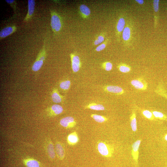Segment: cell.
<instances>
[{"mask_svg": "<svg viewBox=\"0 0 167 167\" xmlns=\"http://www.w3.org/2000/svg\"><path fill=\"white\" fill-rule=\"evenodd\" d=\"M134 25L133 20L128 18L122 32V38L124 46L128 47L131 45L133 40Z\"/></svg>", "mask_w": 167, "mask_h": 167, "instance_id": "obj_1", "label": "cell"}, {"mask_svg": "<svg viewBox=\"0 0 167 167\" xmlns=\"http://www.w3.org/2000/svg\"><path fill=\"white\" fill-rule=\"evenodd\" d=\"M97 148L100 154L106 157H111L114 152L113 147L104 142H99Z\"/></svg>", "mask_w": 167, "mask_h": 167, "instance_id": "obj_2", "label": "cell"}, {"mask_svg": "<svg viewBox=\"0 0 167 167\" xmlns=\"http://www.w3.org/2000/svg\"><path fill=\"white\" fill-rule=\"evenodd\" d=\"M51 18V26L53 32L57 33L61 30L62 28V23L59 15L54 10L50 11Z\"/></svg>", "mask_w": 167, "mask_h": 167, "instance_id": "obj_3", "label": "cell"}, {"mask_svg": "<svg viewBox=\"0 0 167 167\" xmlns=\"http://www.w3.org/2000/svg\"><path fill=\"white\" fill-rule=\"evenodd\" d=\"M46 51L44 45L40 52L36 61L32 67V70L34 71L39 70L42 67L46 57Z\"/></svg>", "mask_w": 167, "mask_h": 167, "instance_id": "obj_4", "label": "cell"}, {"mask_svg": "<svg viewBox=\"0 0 167 167\" xmlns=\"http://www.w3.org/2000/svg\"><path fill=\"white\" fill-rule=\"evenodd\" d=\"M126 21L124 15L123 14L121 15L119 17L116 28V36L118 41H119L121 34L125 27Z\"/></svg>", "mask_w": 167, "mask_h": 167, "instance_id": "obj_5", "label": "cell"}, {"mask_svg": "<svg viewBox=\"0 0 167 167\" xmlns=\"http://www.w3.org/2000/svg\"><path fill=\"white\" fill-rule=\"evenodd\" d=\"M131 84L135 88L139 90H145L148 88L146 81L143 79L141 78L132 80Z\"/></svg>", "mask_w": 167, "mask_h": 167, "instance_id": "obj_6", "label": "cell"}, {"mask_svg": "<svg viewBox=\"0 0 167 167\" xmlns=\"http://www.w3.org/2000/svg\"><path fill=\"white\" fill-rule=\"evenodd\" d=\"M71 62V67L73 72L75 73L79 71L81 66V63L79 57L74 54H70Z\"/></svg>", "mask_w": 167, "mask_h": 167, "instance_id": "obj_7", "label": "cell"}, {"mask_svg": "<svg viewBox=\"0 0 167 167\" xmlns=\"http://www.w3.org/2000/svg\"><path fill=\"white\" fill-rule=\"evenodd\" d=\"M60 125L66 128H71L76 125L74 118L71 116H68L62 118L60 121Z\"/></svg>", "mask_w": 167, "mask_h": 167, "instance_id": "obj_8", "label": "cell"}, {"mask_svg": "<svg viewBox=\"0 0 167 167\" xmlns=\"http://www.w3.org/2000/svg\"><path fill=\"white\" fill-rule=\"evenodd\" d=\"M105 91L113 93L116 95H121L125 92L122 88L119 86L115 85H108L104 87Z\"/></svg>", "mask_w": 167, "mask_h": 167, "instance_id": "obj_9", "label": "cell"}, {"mask_svg": "<svg viewBox=\"0 0 167 167\" xmlns=\"http://www.w3.org/2000/svg\"><path fill=\"white\" fill-rule=\"evenodd\" d=\"M141 142V139H138L135 141L132 145L131 155L133 159L136 163L139 154V148Z\"/></svg>", "mask_w": 167, "mask_h": 167, "instance_id": "obj_10", "label": "cell"}, {"mask_svg": "<svg viewBox=\"0 0 167 167\" xmlns=\"http://www.w3.org/2000/svg\"><path fill=\"white\" fill-rule=\"evenodd\" d=\"M35 3V1L34 0H28V10L27 14L24 20V21L27 22L31 18L34 12Z\"/></svg>", "mask_w": 167, "mask_h": 167, "instance_id": "obj_11", "label": "cell"}, {"mask_svg": "<svg viewBox=\"0 0 167 167\" xmlns=\"http://www.w3.org/2000/svg\"><path fill=\"white\" fill-rule=\"evenodd\" d=\"M17 29L15 26L6 27L2 29L0 32V38L2 39L11 34Z\"/></svg>", "mask_w": 167, "mask_h": 167, "instance_id": "obj_12", "label": "cell"}, {"mask_svg": "<svg viewBox=\"0 0 167 167\" xmlns=\"http://www.w3.org/2000/svg\"><path fill=\"white\" fill-rule=\"evenodd\" d=\"M63 110V108L60 105L54 104L49 108V114L51 116H56L61 113Z\"/></svg>", "mask_w": 167, "mask_h": 167, "instance_id": "obj_13", "label": "cell"}, {"mask_svg": "<svg viewBox=\"0 0 167 167\" xmlns=\"http://www.w3.org/2000/svg\"><path fill=\"white\" fill-rule=\"evenodd\" d=\"M79 141V138L76 131H74L69 134L67 138L68 143L70 145L73 146L77 144Z\"/></svg>", "mask_w": 167, "mask_h": 167, "instance_id": "obj_14", "label": "cell"}, {"mask_svg": "<svg viewBox=\"0 0 167 167\" xmlns=\"http://www.w3.org/2000/svg\"><path fill=\"white\" fill-rule=\"evenodd\" d=\"M56 152L58 157L60 160H62L65 156L64 149L62 144L59 142L55 145Z\"/></svg>", "mask_w": 167, "mask_h": 167, "instance_id": "obj_15", "label": "cell"}, {"mask_svg": "<svg viewBox=\"0 0 167 167\" xmlns=\"http://www.w3.org/2000/svg\"><path fill=\"white\" fill-rule=\"evenodd\" d=\"M23 163L27 167H40V162L33 158H29L24 159Z\"/></svg>", "mask_w": 167, "mask_h": 167, "instance_id": "obj_16", "label": "cell"}, {"mask_svg": "<svg viewBox=\"0 0 167 167\" xmlns=\"http://www.w3.org/2000/svg\"><path fill=\"white\" fill-rule=\"evenodd\" d=\"M159 0H154L153 1V8L154 11V26L155 28L156 27L158 15V14L159 11Z\"/></svg>", "mask_w": 167, "mask_h": 167, "instance_id": "obj_17", "label": "cell"}, {"mask_svg": "<svg viewBox=\"0 0 167 167\" xmlns=\"http://www.w3.org/2000/svg\"><path fill=\"white\" fill-rule=\"evenodd\" d=\"M63 97L59 93L57 89L54 88L51 93V98L53 101L56 103L61 102Z\"/></svg>", "mask_w": 167, "mask_h": 167, "instance_id": "obj_18", "label": "cell"}, {"mask_svg": "<svg viewBox=\"0 0 167 167\" xmlns=\"http://www.w3.org/2000/svg\"><path fill=\"white\" fill-rule=\"evenodd\" d=\"M130 125L131 129L133 132H136L137 131V123L136 119L135 112L134 110H133L131 115L130 117Z\"/></svg>", "mask_w": 167, "mask_h": 167, "instance_id": "obj_19", "label": "cell"}, {"mask_svg": "<svg viewBox=\"0 0 167 167\" xmlns=\"http://www.w3.org/2000/svg\"><path fill=\"white\" fill-rule=\"evenodd\" d=\"M155 92L157 94L167 100V92L162 83H160L158 84L155 90Z\"/></svg>", "mask_w": 167, "mask_h": 167, "instance_id": "obj_20", "label": "cell"}, {"mask_svg": "<svg viewBox=\"0 0 167 167\" xmlns=\"http://www.w3.org/2000/svg\"><path fill=\"white\" fill-rule=\"evenodd\" d=\"M79 10L81 15L84 18H87L90 14L89 8L85 4H81L79 7Z\"/></svg>", "mask_w": 167, "mask_h": 167, "instance_id": "obj_21", "label": "cell"}, {"mask_svg": "<svg viewBox=\"0 0 167 167\" xmlns=\"http://www.w3.org/2000/svg\"><path fill=\"white\" fill-rule=\"evenodd\" d=\"M85 108L97 111L104 110H105V108L103 105L97 104L95 103L89 104L86 106L85 107Z\"/></svg>", "mask_w": 167, "mask_h": 167, "instance_id": "obj_22", "label": "cell"}, {"mask_svg": "<svg viewBox=\"0 0 167 167\" xmlns=\"http://www.w3.org/2000/svg\"><path fill=\"white\" fill-rule=\"evenodd\" d=\"M117 67L120 71L123 73H128L131 70V66L123 63H121L118 64Z\"/></svg>", "mask_w": 167, "mask_h": 167, "instance_id": "obj_23", "label": "cell"}, {"mask_svg": "<svg viewBox=\"0 0 167 167\" xmlns=\"http://www.w3.org/2000/svg\"><path fill=\"white\" fill-rule=\"evenodd\" d=\"M140 111L142 115L146 118L150 120H156L151 111L144 109H140Z\"/></svg>", "mask_w": 167, "mask_h": 167, "instance_id": "obj_24", "label": "cell"}, {"mask_svg": "<svg viewBox=\"0 0 167 167\" xmlns=\"http://www.w3.org/2000/svg\"><path fill=\"white\" fill-rule=\"evenodd\" d=\"M151 112L156 119L167 121V115L159 111H152Z\"/></svg>", "mask_w": 167, "mask_h": 167, "instance_id": "obj_25", "label": "cell"}, {"mask_svg": "<svg viewBox=\"0 0 167 167\" xmlns=\"http://www.w3.org/2000/svg\"><path fill=\"white\" fill-rule=\"evenodd\" d=\"M91 117L96 122L103 123L107 121L108 118L104 116L94 114L91 115Z\"/></svg>", "mask_w": 167, "mask_h": 167, "instance_id": "obj_26", "label": "cell"}, {"mask_svg": "<svg viewBox=\"0 0 167 167\" xmlns=\"http://www.w3.org/2000/svg\"><path fill=\"white\" fill-rule=\"evenodd\" d=\"M48 152L50 157L52 159H54L55 157V155L54 146L51 142H50L48 144Z\"/></svg>", "mask_w": 167, "mask_h": 167, "instance_id": "obj_27", "label": "cell"}, {"mask_svg": "<svg viewBox=\"0 0 167 167\" xmlns=\"http://www.w3.org/2000/svg\"><path fill=\"white\" fill-rule=\"evenodd\" d=\"M71 82L69 80H66L61 82L59 87L62 89L66 90L69 89L71 86Z\"/></svg>", "mask_w": 167, "mask_h": 167, "instance_id": "obj_28", "label": "cell"}, {"mask_svg": "<svg viewBox=\"0 0 167 167\" xmlns=\"http://www.w3.org/2000/svg\"><path fill=\"white\" fill-rule=\"evenodd\" d=\"M103 69L107 71H110L113 67V65L110 62H106L102 63V65Z\"/></svg>", "mask_w": 167, "mask_h": 167, "instance_id": "obj_29", "label": "cell"}, {"mask_svg": "<svg viewBox=\"0 0 167 167\" xmlns=\"http://www.w3.org/2000/svg\"><path fill=\"white\" fill-rule=\"evenodd\" d=\"M104 35L103 34L99 35L96 38L94 42L95 45H97L101 43L104 40Z\"/></svg>", "mask_w": 167, "mask_h": 167, "instance_id": "obj_30", "label": "cell"}, {"mask_svg": "<svg viewBox=\"0 0 167 167\" xmlns=\"http://www.w3.org/2000/svg\"><path fill=\"white\" fill-rule=\"evenodd\" d=\"M109 41V39H107L104 42L101 44L96 48V51L99 52L104 49Z\"/></svg>", "mask_w": 167, "mask_h": 167, "instance_id": "obj_31", "label": "cell"}, {"mask_svg": "<svg viewBox=\"0 0 167 167\" xmlns=\"http://www.w3.org/2000/svg\"><path fill=\"white\" fill-rule=\"evenodd\" d=\"M135 1L139 4H143L144 3V1L143 0H135Z\"/></svg>", "mask_w": 167, "mask_h": 167, "instance_id": "obj_32", "label": "cell"}, {"mask_svg": "<svg viewBox=\"0 0 167 167\" xmlns=\"http://www.w3.org/2000/svg\"><path fill=\"white\" fill-rule=\"evenodd\" d=\"M164 139L167 142V133H166L163 136Z\"/></svg>", "mask_w": 167, "mask_h": 167, "instance_id": "obj_33", "label": "cell"}, {"mask_svg": "<svg viewBox=\"0 0 167 167\" xmlns=\"http://www.w3.org/2000/svg\"></svg>", "mask_w": 167, "mask_h": 167, "instance_id": "obj_34", "label": "cell"}]
</instances>
